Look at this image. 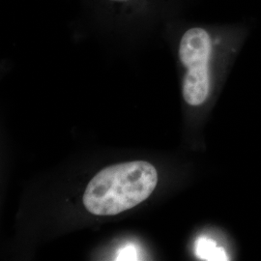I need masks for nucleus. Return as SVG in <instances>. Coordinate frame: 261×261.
I'll use <instances>...</instances> for the list:
<instances>
[{"instance_id": "1", "label": "nucleus", "mask_w": 261, "mask_h": 261, "mask_svg": "<svg viewBox=\"0 0 261 261\" xmlns=\"http://www.w3.org/2000/svg\"><path fill=\"white\" fill-rule=\"evenodd\" d=\"M158 183L153 165L136 161L110 166L94 176L84 192L86 210L96 216H114L147 199Z\"/></svg>"}, {"instance_id": "2", "label": "nucleus", "mask_w": 261, "mask_h": 261, "mask_svg": "<svg viewBox=\"0 0 261 261\" xmlns=\"http://www.w3.org/2000/svg\"><path fill=\"white\" fill-rule=\"evenodd\" d=\"M237 23L238 21L212 28L196 25L188 28L182 34L178 56L186 69L182 92L190 106H200L207 100L212 87L215 51L230 36Z\"/></svg>"}, {"instance_id": "3", "label": "nucleus", "mask_w": 261, "mask_h": 261, "mask_svg": "<svg viewBox=\"0 0 261 261\" xmlns=\"http://www.w3.org/2000/svg\"><path fill=\"white\" fill-rule=\"evenodd\" d=\"M196 255L202 260H227V255L223 248L217 246L213 240L207 237H199L196 243Z\"/></svg>"}, {"instance_id": "4", "label": "nucleus", "mask_w": 261, "mask_h": 261, "mask_svg": "<svg viewBox=\"0 0 261 261\" xmlns=\"http://www.w3.org/2000/svg\"><path fill=\"white\" fill-rule=\"evenodd\" d=\"M116 260H138L136 248L130 245L126 246L118 252Z\"/></svg>"}, {"instance_id": "5", "label": "nucleus", "mask_w": 261, "mask_h": 261, "mask_svg": "<svg viewBox=\"0 0 261 261\" xmlns=\"http://www.w3.org/2000/svg\"><path fill=\"white\" fill-rule=\"evenodd\" d=\"M115 1H124V0H115Z\"/></svg>"}]
</instances>
